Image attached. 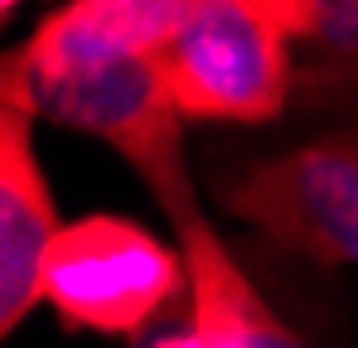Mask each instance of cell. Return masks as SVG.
<instances>
[{"label":"cell","mask_w":358,"mask_h":348,"mask_svg":"<svg viewBox=\"0 0 358 348\" xmlns=\"http://www.w3.org/2000/svg\"><path fill=\"white\" fill-rule=\"evenodd\" d=\"M296 44V102L305 112L358 107V0H276Z\"/></svg>","instance_id":"obj_7"},{"label":"cell","mask_w":358,"mask_h":348,"mask_svg":"<svg viewBox=\"0 0 358 348\" xmlns=\"http://www.w3.org/2000/svg\"><path fill=\"white\" fill-rule=\"evenodd\" d=\"M160 68L184 121L262 126L296 102V44L276 0H194Z\"/></svg>","instance_id":"obj_3"},{"label":"cell","mask_w":358,"mask_h":348,"mask_svg":"<svg viewBox=\"0 0 358 348\" xmlns=\"http://www.w3.org/2000/svg\"><path fill=\"white\" fill-rule=\"evenodd\" d=\"M59 203L34 145V112L0 97V334L44 305V261L59 242Z\"/></svg>","instance_id":"obj_5"},{"label":"cell","mask_w":358,"mask_h":348,"mask_svg":"<svg viewBox=\"0 0 358 348\" xmlns=\"http://www.w3.org/2000/svg\"><path fill=\"white\" fill-rule=\"evenodd\" d=\"M0 97H15L29 107L34 121H59L68 131H83L117 150L136 170L145 194L160 208H175L179 198L199 194L184 165V116H179L160 54L117 58L97 68H78L59 78H20L0 68Z\"/></svg>","instance_id":"obj_1"},{"label":"cell","mask_w":358,"mask_h":348,"mask_svg":"<svg viewBox=\"0 0 358 348\" xmlns=\"http://www.w3.org/2000/svg\"><path fill=\"white\" fill-rule=\"evenodd\" d=\"M39 290L63 329L102 339H145L160 314L189 305L179 247L121 213H83L63 223Z\"/></svg>","instance_id":"obj_2"},{"label":"cell","mask_w":358,"mask_h":348,"mask_svg":"<svg viewBox=\"0 0 358 348\" xmlns=\"http://www.w3.org/2000/svg\"><path fill=\"white\" fill-rule=\"evenodd\" d=\"M218 203L281 252L358 266V126L242 165L218 184Z\"/></svg>","instance_id":"obj_4"},{"label":"cell","mask_w":358,"mask_h":348,"mask_svg":"<svg viewBox=\"0 0 358 348\" xmlns=\"http://www.w3.org/2000/svg\"><path fill=\"white\" fill-rule=\"evenodd\" d=\"M189 10L194 0H73L44 15L0 68L20 78H59L117 58L165 54Z\"/></svg>","instance_id":"obj_6"},{"label":"cell","mask_w":358,"mask_h":348,"mask_svg":"<svg viewBox=\"0 0 358 348\" xmlns=\"http://www.w3.org/2000/svg\"><path fill=\"white\" fill-rule=\"evenodd\" d=\"M136 348H150V334H145V339H136Z\"/></svg>","instance_id":"obj_9"},{"label":"cell","mask_w":358,"mask_h":348,"mask_svg":"<svg viewBox=\"0 0 358 348\" xmlns=\"http://www.w3.org/2000/svg\"><path fill=\"white\" fill-rule=\"evenodd\" d=\"M150 348H208L199 334H194V324H189V310H184V329H165V334H150Z\"/></svg>","instance_id":"obj_8"}]
</instances>
